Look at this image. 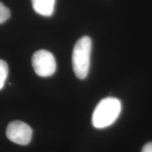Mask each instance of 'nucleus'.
I'll return each mask as SVG.
<instances>
[{"mask_svg":"<svg viewBox=\"0 0 152 152\" xmlns=\"http://www.w3.org/2000/svg\"><path fill=\"white\" fill-rule=\"evenodd\" d=\"M121 102L115 97L102 99L95 107L92 123L94 128L102 129L109 127L116 121L121 111Z\"/></svg>","mask_w":152,"mask_h":152,"instance_id":"f257e3e1","label":"nucleus"},{"mask_svg":"<svg viewBox=\"0 0 152 152\" xmlns=\"http://www.w3.org/2000/svg\"><path fill=\"white\" fill-rule=\"evenodd\" d=\"M92 40L88 36H83L76 42L72 54V64L75 75L79 79L86 78L90 66Z\"/></svg>","mask_w":152,"mask_h":152,"instance_id":"f03ea898","label":"nucleus"},{"mask_svg":"<svg viewBox=\"0 0 152 152\" xmlns=\"http://www.w3.org/2000/svg\"><path fill=\"white\" fill-rule=\"evenodd\" d=\"M32 65L36 74L40 77L52 75L56 70V63L54 55L44 49L34 53L32 58Z\"/></svg>","mask_w":152,"mask_h":152,"instance_id":"7ed1b4c3","label":"nucleus"},{"mask_svg":"<svg viewBox=\"0 0 152 152\" xmlns=\"http://www.w3.org/2000/svg\"><path fill=\"white\" fill-rule=\"evenodd\" d=\"M6 134L9 140L20 145H27L31 141L33 130L26 123L14 121L8 125Z\"/></svg>","mask_w":152,"mask_h":152,"instance_id":"20e7f679","label":"nucleus"},{"mask_svg":"<svg viewBox=\"0 0 152 152\" xmlns=\"http://www.w3.org/2000/svg\"><path fill=\"white\" fill-rule=\"evenodd\" d=\"M33 8L37 14L51 16L54 14L56 0H31Z\"/></svg>","mask_w":152,"mask_h":152,"instance_id":"39448f33","label":"nucleus"},{"mask_svg":"<svg viewBox=\"0 0 152 152\" xmlns=\"http://www.w3.org/2000/svg\"><path fill=\"white\" fill-rule=\"evenodd\" d=\"M9 73V67L7 62L0 59V90L3 88Z\"/></svg>","mask_w":152,"mask_h":152,"instance_id":"423d86ee","label":"nucleus"},{"mask_svg":"<svg viewBox=\"0 0 152 152\" xmlns=\"http://www.w3.org/2000/svg\"><path fill=\"white\" fill-rule=\"evenodd\" d=\"M11 16L10 10L3 3L0 2V24L8 20Z\"/></svg>","mask_w":152,"mask_h":152,"instance_id":"0eeeda50","label":"nucleus"},{"mask_svg":"<svg viewBox=\"0 0 152 152\" xmlns=\"http://www.w3.org/2000/svg\"><path fill=\"white\" fill-rule=\"evenodd\" d=\"M141 152H152V142L146 144L142 148Z\"/></svg>","mask_w":152,"mask_h":152,"instance_id":"6e6552de","label":"nucleus"}]
</instances>
